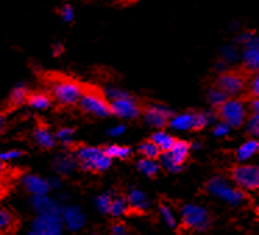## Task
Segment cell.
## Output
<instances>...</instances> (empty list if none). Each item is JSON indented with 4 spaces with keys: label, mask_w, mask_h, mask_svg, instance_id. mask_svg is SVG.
I'll list each match as a JSON object with an SVG mask.
<instances>
[{
    "label": "cell",
    "mask_w": 259,
    "mask_h": 235,
    "mask_svg": "<svg viewBox=\"0 0 259 235\" xmlns=\"http://www.w3.org/2000/svg\"><path fill=\"white\" fill-rule=\"evenodd\" d=\"M105 153L110 159H128L131 156V148L128 146H120V145H110L105 148Z\"/></svg>",
    "instance_id": "cell-28"
},
{
    "label": "cell",
    "mask_w": 259,
    "mask_h": 235,
    "mask_svg": "<svg viewBox=\"0 0 259 235\" xmlns=\"http://www.w3.org/2000/svg\"><path fill=\"white\" fill-rule=\"evenodd\" d=\"M248 131L251 134L259 136V116L258 114H252V117L249 120V124H248Z\"/></svg>",
    "instance_id": "cell-36"
},
{
    "label": "cell",
    "mask_w": 259,
    "mask_h": 235,
    "mask_svg": "<svg viewBox=\"0 0 259 235\" xmlns=\"http://www.w3.org/2000/svg\"><path fill=\"white\" fill-rule=\"evenodd\" d=\"M60 17L63 18V21H66V23H70V21H73L74 18V10L71 6H64L60 10Z\"/></svg>",
    "instance_id": "cell-38"
},
{
    "label": "cell",
    "mask_w": 259,
    "mask_h": 235,
    "mask_svg": "<svg viewBox=\"0 0 259 235\" xmlns=\"http://www.w3.org/2000/svg\"><path fill=\"white\" fill-rule=\"evenodd\" d=\"M105 95H106L107 101H117V99H123V98H128V93L127 92H124V90L116 89V88H110V89H106L105 92Z\"/></svg>",
    "instance_id": "cell-34"
},
{
    "label": "cell",
    "mask_w": 259,
    "mask_h": 235,
    "mask_svg": "<svg viewBox=\"0 0 259 235\" xmlns=\"http://www.w3.org/2000/svg\"><path fill=\"white\" fill-rule=\"evenodd\" d=\"M81 167L87 171H105L110 167L112 159L105 153V149L94 146H79L77 149Z\"/></svg>",
    "instance_id": "cell-4"
},
{
    "label": "cell",
    "mask_w": 259,
    "mask_h": 235,
    "mask_svg": "<svg viewBox=\"0 0 259 235\" xmlns=\"http://www.w3.org/2000/svg\"><path fill=\"white\" fill-rule=\"evenodd\" d=\"M206 191L210 195L219 198L222 201H226L231 205H241L245 201V194L241 188H234L222 177H213L206 182Z\"/></svg>",
    "instance_id": "cell-5"
},
{
    "label": "cell",
    "mask_w": 259,
    "mask_h": 235,
    "mask_svg": "<svg viewBox=\"0 0 259 235\" xmlns=\"http://www.w3.org/2000/svg\"><path fill=\"white\" fill-rule=\"evenodd\" d=\"M31 205H32V207H34L35 210L39 213V214H46V213H62V210L59 209L56 202L52 201L51 198H48L46 195L32 196Z\"/></svg>",
    "instance_id": "cell-16"
},
{
    "label": "cell",
    "mask_w": 259,
    "mask_h": 235,
    "mask_svg": "<svg viewBox=\"0 0 259 235\" xmlns=\"http://www.w3.org/2000/svg\"><path fill=\"white\" fill-rule=\"evenodd\" d=\"M214 114L213 113L202 112L197 113V120H195V128L194 131H199V129H203L206 125H208L212 120H213Z\"/></svg>",
    "instance_id": "cell-32"
},
{
    "label": "cell",
    "mask_w": 259,
    "mask_h": 235,
    "mask_svg": "<svg viewBox=\"0 0 259 235\" xmlns=\"http://www.w3.org/2000/svg\"><path fill=\"white\" fill-rule=\"evenodd\" d=\"M151 139L156 144V145L162 149V152H169L173 146H175L176 140L171 135L166 134L163 131H158V132H155V134L151 136Z\"/></svg>",
    "instance_id": "cell-23"
},
{
    "label": "cell",
    "mask_w": 259,
    "mask_h": 235,
    "mask_svg": "<svg viewBox=\"0 0 259 235\" xmlns=\"http://www.w3.org/2000/svg\"><path fill=\"white\" fill-rule=\"evenodd\" d=\"M23 155V152L21 151H7V152H3L2 153V160L3 162H9V160H12V159H16V157L21 156Z\"/></svg>",
    "instance_id": "cell-40"
},
{
    "label": "cell",
    "mask_w": 259,
    "mask_h": 235,
    "mask_svg": "<svg viewBox=\"0 0 259 235\" xmlns=\"http://www.w3.org/2000/svg\"><path fill=\"white\" fill-rule=\"evenodd\" d=\"M49 184H51V188H59V186H60V181L52 178L51 181H49Z\"/></svg>",
    "instance_id": "cell-43"
},
{
    "label": "cell",
    "mask_w": 259,
    "mask_h": 235,
    "mask_svg": "<svg viewBox=\"0 0 259 235\" xmlns=\"http://www.w3.org/2000/svg\"><path fill=\"white\" fill-rule=\"evenodd\" d=\"M110 106H112V113L117 117L133 120L141 114V107L138 106V103L131 96L110 102Z\"/></svg>",
    "instance_id": "cell-12"
},
{
    "label": "cell",
    "mask_w": 259,
    "mask_h": 235,
    "mask_svg": "<svg viewBox=\"0 0 259 235\" xmlns=\"http://www.w3.org/2000/svg\"><path fill=\"white\" fill-rule=\"evenodd\" d=\"M229 99V95L223 92V90L220 89L219 86H214L212 89L208 90V101L209 103L214 107H219L222 106L226 101Z\"/></svg>",
    "instance_id": "cell-29"
},
{
    "label": "cell",
    "mask_w": 259,
    "mask_h": 235,
    "mask_svg": "<svg viewBox=\"0 0 259 235\" xmlns=\"http://www.w3.org/2000/svg\"><path fill=\"white\" fill-rule=\"evenodd\" d=\"M112 201L113 198L109 194H103V195H99L95 199V205L96 207L103 213H109L110 210V206H112Z\"/></svg>",
    "instance_id": "cell-33"
},
{
    "label": "cell",
    "mask_w": 259,
    "mask_h": 235,
    "mask_svg": "<svg viewBox=\"0 0 259 235\" xmlns=\"http://www.w3.org/2000/svg\"><path fill=\"white\" fill-rule=\"evenodd\" d=\"M75 167V162L71 156L68 155H62L57 156L55 160V170L60 174H70Z\"/></svg>",
    "instance_id": "cell-25"
},
{
    "label": "cell",
    "mask_w": 259,
    "mask_h": 235,
    "mask_svg": "<svg viewBox=\"0 0 259 235\" xmlns=\"http://www.w3.org/2000/svg\"><path fill=\"white\" fill-rule=\"evenodd\" d=\"M124 131H125V127H124V125H117V127H113V128L109 129V135L117 136V135L123 134Z\"/></svg>",
    "instance_id": "cell-42"
},
{
    "label": "cell",
    "mask_w": 259,
    "mask_h": 235,
    "mask_svg": "<svg viewBox=\"0 0 259 235\" xmlns=\"http://www.w3.org/2000/svg\"><path fill=\"white\" fill-rule=\"evenodd\" d=\"M256 213H258V214H259V205H258V206H256Z\"/></svg>",
    "instance_id": "cell-44"
},
{
    "label": "cell",
    "mask_w": 259,
    "mask_h": 235,
    "mask_svg": "<svg viewBox=\"0 0 259 235\" xmlns=\"http://www.w3.org/2000/svg\"><path fill=\"white\" fill-rule=\"evenodd\" d=\"M195 120H197V113H184L175 116L170 120L169 125L177 131H187V129L195 128Z\"/></svg>",
    "instance_id": "cell-17"
},
{
    "label": "cell",
    "mask_w": 259,
    "mask_h": 235,
    "mask_svg": "<svg viewBox=\"0 0 259 235\" xmlns=\"http://www.w3.org/2000/svg\"><path fill=\"white\" fill-rule=\"evenodd\" d=\"M127 201H128L130 206L133 209H137V210H147L149 207V199L147 198V195L142 191L137 190V188H133V190L128 191Z\"/></svg>",
    "instance_id": "cell-18"
},
{
    "label": "cell",
    "mask_w": 259,
    "mask_h": 235,
    "mask_svg": "<svg viewBox=\"0 0 259 235\" xmlns=\"http://www.w3.org/2000/svg\"><path fill=\"white\" fill-rule=\"evenodd\" d=\"M242 60L245 70L251 73L259 71V38L251 35V38L244 43Z\"/></svg>",
    "instance_id": "cell-13"
},
{
    "label": "cell",
    "mask_w": 259,
    "mask_h": 235,
    "mask_svg": "<svg viewBox=\"0 0 259 235\" xmlns=\"http://www.w3.org/2000/svg\"><path fill=\"white\" fill-rule=\"evenodd\" d=\"M138 152H140L145 159H152V160L160 157L162 156V153H163L162 149H160L152 139L144 140L141 145L138 146Z\"/></svg>",
    "instance_id": "cell-22"
},
{
    "label": "cell",
    "mask_w": 259,
    "mask_h": 235,
    "mask_svg": "<svg viewBox=\"0 0 259 235\" xmlns=\"http://www.w3.org/2000/svg\"><path fill=\"white\" fill-rule=\"evenodd\" d=\"M71 135H73V129L63 128V129H60L59 132H57L56 138L57 139L62 140V142H64V144H67V142H70V140H71Z\"/></svg>",
    "instance_id": "cell-37"
},
{
    "label": "cell",
    "mask_w": 259,
    "mask_h": 235,
    "mask_svg": "<svg viewBox=\"0 0 259 235\" xmlns=\"http://www.w3.org/2000/svg\"><path fill=\"white\" fill-rule=\"evenodd\" d=\"M112 235H125L127 234V227L121 223H117V224H113L112 225Z\"/></svg>",
    "instance_id": "cell-41"
},
{
    "label": "cell",
    "mask_w": 259,
    "mask_h": 235,
    "mask_svg": "<svg viewBox=\"0 0 259 235\" xmlns=\"http://www.w3.org/2000/svg\"><path fill=\"white\" fill-rule=\"evenodd\" d=\"M183 224L187 228L206 231L210 225V217L202 206L198 205H184L181 209Z\"/></svg>",
    "instance_id": "cell-10"
},
{
    "label": "cell",
    "mask_w": 259,
    "mask_h": 235,
    "mask_svg": "<svg viewBox=\"0 0 259 235\" xmlns=\"http://www.w3.org/2000/svg\"><path fill=\"white\" fill-rule=\"evenodd\" d=\"M62 213L39 214L27 235H62Z\"/></svg>",
    "instance_id": "cell-9"
},
{
    "label": "cell",
    "mask_w": 259,
    "mask_h": 235,
    "mask_svg": "<svg viewBox=\"0 0 259 235\" xmlns=\"http://www.w3.org/2000/svg\"><path fill=\"white\" fill-rule=\"evenodd\" d=\"M218 116L230 127H241L247 118V107L241 99H227L218 107Z\"/></svg>",
    "instance_id": "cell-7"
},
{
    "label": "cell",
    "mask_w": 259,
    "mask_h": 235,
    "mask_svg": "<svg viewBox=\"0 0 259 235\" xmlns=\"http://www.w3.org/2000/svg\"><path fill=\"white\" fill-rule=\"evenodd\" d=\"M51 92L60 105H75L84 93V86L71 78L56 77L51 82Z\"/></svg>",
    "instance_id": "cell-1"
},
{
    "label": "cell",
    "mask_w": 259,
    "mask_h": 235,
    "mask_svg": "<svg viewBox=\"0 0 259 235\" xmlns=\"http://www.w3.org/2000/svg\"><path fill=\"white\" fill-rule=\"evenodd\" d=\"M249 74H253L251 71H226V73L220 74L218 79H216V86H219L220 89L226 92L227 95L238 96L244 95L248 89V82L252 79Z\"/></svg>",
    "instance_id": "cell-3"
},
{
    "label": "cell",
    "mask_w": 259,
    "mask_h": 235,
    "mask_svg": "<svg viewBox=\"0 0 259 235\" xmlns=\"http://www.w3.org/2000/svg\"><path fill=\"white\" fill-rule=\"evenodd\" d=\"M34 139L35 142L40 146V148H44V149H51L55 146L56 144V140H55V136L52 135V132L48 128H36V131L34 132Z\"/></svg>",
    "instance_id": "cell-20"
},
{
    "label": "cell",
    "mask_w": 259,
    "mask_h": 235,
    "mask_svg": "<svg viewBox=\"0 0 259 235\" xmlns=\"http://www.w3.org/2000/svg\"><path fill=\"white\" fill-rule=\"evenodd\" d=\"M130 203L127 199H124V198H113L112 201V206H110V210H109V214H112L114 217H120V216H123L125 213L128 212L130 209Z\"/></svg>",
    "instance_id": "cell-26"
},
{
    "label": "cell",
    "mask_w": 259,
    "mask_h": 235,
    "mask_svg": "<svg viewBox=\"0 0 259 235\" xmlns=\"http://www.w3.org/2000/svg\"><path fill=\"white\" fill-rule=\"evenodd\" d=\"M230 125L227 123H225V121H222V123H219L218 125H214L213 128V134L216 135V136H225V135H227L229 132H230Z\"/></svg>",
    "instance_id": "cell-35"
},
{
    "label": "cell",
    "mask_w": 259,
    "mask_h": 235,
    "mask_svg": "<svg viewBox=\"0 0 259 235\" xmlns=\"http://www.w3.org/2000/svg\"><path fill=\"white\" fill-rule=\"evenodd\" d=\"M62 220L63 224L71 231H77L85 223V217L82 212L78 207L75 206H67L62 210Z\"/></svg>",
    "instance_id": "cell-14"
},
{
    "label": "cell",
    "mask_w": 259,
    "mask_h": 235,
    "mask_svg": "<svg viewBox=\"0 0 259 235\" xmlns=\"http://www.w3.org/2000/svg\"><path fill=\"white\" fill-rule=\"evenodd\" d=\"M78 105L85 113H90L92 116L107 117L113 114L110 102L107 101L106 95L91 86H84V93L81 96Z\"/></svg>",
    "instance_id": "cell-2"
},
{
    "label": "cell",
    "mask_w": 259,
    "mask_h": 235,
    "mask_svg": "<svg viewBox=\"0 0 259 235\" xmlns=\"http://www.w3.org/2000/svg\"><path fill=\"white\" fill-rule=\"evenodd\" d=\"M259 153V140L251 139L245 142V144H242L236 152V157L238 160H248L249 157L255 156V155H258Z\"/></svg>",
    "instance_id": "cell-19"
},
{
    "label": "cell",
    "mask_w": 259,
    "mask_h": 235,
    "mask_svg": "<svg viewBox=\"0 0 259 235\" xmlns=\"http://www.w3.org/2000/svg\"><path fill=\"white\" fill-rule=\"evenodd\" d=\"M16 225V217L10 210L7 209H2L0 212V229H2V235L10 234Z\"/></svg>",
    "instance_id": "cell-24"
},
{
    "label": "cell",
    "mask_w": 259,
    "mask_h": 235,
    "mask_svg": "<svg viewBox=\"0 0 259 235\" xmlns=\"http://www.w3.org/2000/svg\"><path fill=\"white\" fill-rule=\"evenodd\" d=\"M190 144L186 140L177 139L175 146L169 152H163L160 156V163L170 173H179L183 170V163L186 162L190 153Z\"/></svg>",
    "instance_id": "cell-8"
},
{
    "label": "cell",
    "mask_w": 259,
    "mask_h": 235,
    "mask_svg": "<svg viewBox=\"0 0 259 235\" xmlns=\"http://www.w3.org/2000/svg\"><path fill=\"white\" fill-rule=\"evenodd\" d=\"M251 95L259 98V71L253 73L251 79Z\"/></svg>",
    "instance_id": "cell-39"
},
{
    "label": "cell",
    "mask_w": 259,
    "mask_h": 235,
    "mask_svg": "<svg viewBox=\"0 0 259 235\" xmlns=\"http://www.w3.org/2000/svg\"><path fill=\"white\" fill-rule=\"evenodd\" d=\"M137 167L138 170L141 171L142 174H145L147 177H155L159 171V164L152 159H141V160H138L137 163Z\"/></svg>",
    "instance_id": "cell-27"
},
{
    "label": "cell",
    "mask_w": 259,
    "mask_h": 235,
    "mask_svg": "<svg viewBox=\"0 0 259 235\" xmlns=\"http://www.w3.org/2000/svg\"><path fill=\"white\" fill-rule=\"evenodd\" d=\"M230 177L234 184L247 191H259V166L238 164L230 170Z\"/></svg>",
    "instance_id": "cell-6"
},
{
    "label": "cell",
    "mask_w": 259,
    "mask_h": 235,
    "mask_svg": "<svg viewBox=\"0 0 259 235\" xmlns=\"http://www.w3.org/2000/svg\"><path fill=\"white\" fill-rule=\"evenodd\" d=\"M27 105L34 107V109L45 110V109L51 107V98L46 93H42V92H32V93H28Z\"/></svg>",
    "instance_id": "cell-21"
},
{
    "label": "cell",
    "mask_w": 259,
    "mask_h": 235,
    "mask_svg": "<svg viewBox=\"0 0 259 235\" xmlns=\"http://www.w3.org/2000/svg\"><path fill=\"white\" fill-rule=\"evenodd\" d=\"M145 121L155 128H163L170 123V118H173V113L163 105H151L144 112Z\"/></svg>",
    "instance_id": "cell-11"
},
{
    "label": "cell",
    "mask_w": 259,
    "mask_h": 235,
    "mask_svg": "<svg viewBox=\"0 0 259 235\" xmlns=\"http://www.w3.org/2000/svg\"><path fill=\"white\" fill-rule=\"evenodd\" d=\"M27 98H28V92L24 89L23 86H18L12 90V95H10V103L12 106L17 107L23 103H27Z\"/></svg>",
    "instance_id": "cell-30"
},
{
    "label": "cell",
    "mask_w": 259,
    "mask_h": 235,
    "mask_svg": "<svg viewBox=\"0 0 259 235\" xmlns=\"http://www.w3.org/2000/svg\"><path fill=\"white\" fill-rule=\"evenodd\" d=\"M23 185L25 190L28 191L29 194H32L34 196L46 195L48 191L51 190V184L49 181L40 178L38 175H25L23 178Z\"/></svg>",
    "instance_id": "cell-15"
},
{
    "label": "cell",
    "mask_w": 259,
    "mask_h": 235,
    "mask_svg": "<svg viewBox=\"0 0 259 235\" xmlns=\"http://www.w3.org/2000/svg\"><path fill=\"white\" fill-rule=\"evenodd\" d=\"M159 212H160V216L163 218V221L169 227H176L177 225V220H176V216L173 210H171V207L164 205V203H160L159 205Z\"/></svg>",
    "instance_id": "cell-31"
}]
</instances>
